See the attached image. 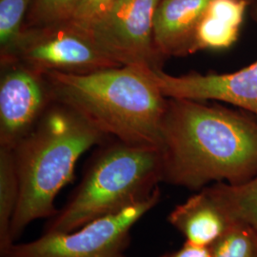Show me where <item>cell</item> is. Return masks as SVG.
<instances>
[{"label": "cell", "mask_w": 257, "mask_h": 257, "mask_svg": "<svg viewBox=\"0 0 257 257\" xmlns=\"http://www.w3.org/2000/svg\"><path fill=\"white\" fill-rule=\"evenodd\" d=\"M207 189L231 224H245L257 230V175L245 183L217 182Z\"/></svg>", "instance_id": "cell-13"}, {"label": "cell", "mask_w": 257, "mask_h": 257, "mask_svg": "<svg viewBox=\"0 0 257 257\" xmlns=\"http://www.w3.org/2000/svg\"><path fill=\"white\" fill-rule=\"evenodd\" d=\"M249 2L250 0H211L196 28L192 55L232 46L238 40Z\"/></svg>", "instance_id": "cell-12"}, {"label": "cell", "mask_w": 257, "mask_h": 257, "mask_svg": "<svg viewBox=\"0 0 257 257\" xmlns=\"http://www.w3.org/2000/svg\"><path fill=\"white\" fill-rule=\"evenodd\" d=\"M0 148L13 150L53 102L45 74L19 61L1 62Z\"/></svg>", "instance_id": "cell-8"}, {"label": "cell", "mask_w": 257, "mask_h": 257, "mask_svg": "<svg viewBox=\"0 0 257 257\" xmlns=\"http://www.w3.org/2000/svg\"><path fill=\"white\" fill-rule=\"evenodd\" d=\"M44 74L53 100L75 111L104 136L131 145L161 149L168 98L144 66Z\"/></svg>", "instance_id": "cell-2"}, {"label": "cell", "mask_w": 257, "mask_h": 257, "mask_svg": "<svg viewBox=\"0 0 257 257\" xmlns=\"http://www.w3.org/2000/svg\"><path fill=\"white\" fill-rule=\"evenodd\" d=\"M118 0H78L72 19L82 27H89L105 15Z\"/></svg>", "instance_id": "cell-18"}, {"label": "cell", "mask_w": 257, "mask_h": 257, "mask_svg": "<svg viewBox=\"0 0 257 257\" xmlns=\"http://www.w3.org/2000/svg\"><path fill=\"white\" fill-rule=\"evenodd\" d=\"M161 0H118L87 29L118 66L162 69L154 42V20ZM85 28V27H84Z\"/></svg>", "instance_id": "cell-7"}, {"label": "cell", "mask_w": 257, "mask_h": 257, "mask_svg": "<svg viewBox=\"0 0 257 257\" xmlns=\"http://www.w3.org/2000/svg\"><path fill=\"white\" fill-rule=\"evenodd\" d=\"M105 138L64 105L54 101L48 107L35 128L13 149L20 186L10 232L13 244L32 222L55 215V197L74 178L78 159Z\"/></svg>", "instance_id": "cell-3"}, {"label": "cell", "mask_w": 257, "mask_h": 257, "mask_svg": "<svg viewBox=\"0 0 257 257\" xmlns=\"http://www.w3.org/2000/svg\"><path fill=\"white\" fill-rule=\"evenodd\" d=\"M7 61H19L42 74H89L121 67L105 55L87 28L73 20L25 29Z\"/></svg>", "instance_id": "cell-6"}, {"label": "cell", "mask_w": 257, "mask_h": 257, "mask_svg": "<svg viewBox=\"0 0 257 257\" xmlns=\"http://www.w3.org/2000/svg\"><path fill=\"white\" fill-rule=\"evenodd\" d=\"M158 189L150 198L119 212L92 221L68 233H43L27 243H14L1 257H128L131 230L160 201Z\"/></svg>", "instance_id": "cell-5"}, {"label": "cell", "mask_w": 257, "mask_h": 257, "mask_svg": "<svg viewBox=\"0 0 257 257\" xmlns=\"http://www.w3.org/2000/svg\"><path fill=\"white\" fill-rule=\"evenodd\" d=\"M20 194L14 152L0 148V254L13 245L10 232Z\"/></svg>", "instance_id": "cell-14"}, {"label": "cell", "mask_w": 257, "mask_h": 257, "mask_svg": "<svg viewBox=\"0 0 257 257\" xmlns=\"http://www.w3.org/2000/svg\"><path fill=\"white\" fill-rule=\"evenodd\" d=\"M211 248L212 257H257V230L233 223Z\"/></svg>", "instance_id": "cell-16"}, {"label": "cell", "mask_w": 257, "mask_h": 257, "mask_svg": "<svg viewBox=\"0 0 257 257\" xmlns=\"http://www.w3.org/2000/svg\"><path fill=\"white\" fill-rule=\"evenodd\" d=\"M162 182L200 191L257 175V117L209 101L168 98L161 125Z\"/></svg>", "instance_id": "cell-1"}, {"label": "cell", "mask_w": 257, "mask_h": 257, "mask_svg": "<svg viewBox=\"0 0 257 257\" xmlns=\"http://www.w3.org/2000/svg\"><path fill=\"white\" fill-rule=\"evenodd\" d=\"M162 257H212V254L211 247L198 246L185 242L183 246L178 250Z\"/></svg>", "instance_id": "cell-19"}, {"label": "cell", "mask_w": 257, "mask_h": 257, "mask_svg": "<svg viewBox=\"0 0 257 257\" xmlns=\"http://www.w3.org/2000/svg\"><path fill=\"white\" fill-rule=\"evenodd\" d=\"M162 182L159 148L116 141L92 157L74 193L43 233H68L150 198Z\"/></svg>", "instance_id": "cell-4"}, {"label": "cell", "mask_w": 257, "mask_h": 257, "mask_svg": "<svg viewBox=\"0 0 257 257\" xmlns=\"http://www.w3.org/2000/svg\"><path fill=\"white\" fill-rule=\"evenodd\" d=\"M78 0H36L34 17L37 26L71 20Z\"/></svg>", "instance_id": "cell-17"}, {"label": "cell", "mask_w": 257, "mask_h": 257, "mask_svg": "<svg viewBox=\"0 0 257 257\" xmlns=\"http://www.w3.org/2000/svg\"><path fill=\"white\" fill-rule=\"evenodd\" d=\"M211 0H161L154 20L156 53L169 57L192 55L197 25Z\"/></svg>", "instance_id": "cell-10"}, {"label": "cell", "mask_w": 257, "mask_h": 257, "mask_svg": "<svg viewBox=\"0 0 257 257\" xmlns=\"http://www.w3.org/2000/svg\"><path fill=\"white\" fill-rule=\"evenodd\" d=\"M32 0H0L1 61L8 59L23 31V21Z\"/></svg>", "instance_id": "cell-15"}, {"label": "cell", "mask_w": 257, "mask_h": 257, "mask_svg": "<svg viewBox=\"0 0 257 257\" xmlns=\"http://www.w3.org/2000/svg\"><path fill=\"white\" fill-rule=\"evenodd\" d=\"M252 15H253V19L257 21V0H255V3H254V8H253Z\"/></svg>", "instance_id": "cell-20"}, {"label": "cell", "mask_w": 257, "mask_h": 257, "mask_svg": "<svg viewBox=\"0 0 257 257\" xmlns=\"http://www.w3.org/2000/svg\"><path fill=\"white\" fill-rule=\"evenodd\" d=\"M168 221L186 242L205 247H211L232 225L207 187L177 205Z\"/></svg>", "instance_id": "cell-11"}, {"label": "cell", "mask_w": 257, "mask_h": 257, "mask_svg": "<svg viewBox=\"0 0 257 257\" xmlns=\"http://www.w3.org/2000/svg\"><path fill=\"white\" fill-rule=\"evenodd\" d=\"M148 75L167 98L227 103L257 117V60L226 74H167L145 67Z\"/></svg>", "instance_id": "cell-9"}]
</instances>
